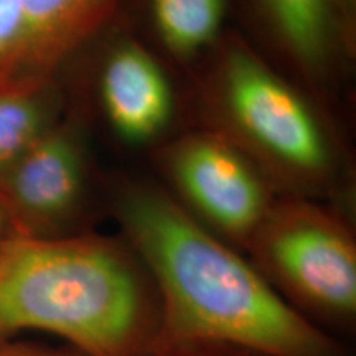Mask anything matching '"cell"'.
I'll use <instances>...</instances> for the list:
<instances>
[{"label":"cell","mask_w":356,"mask_h":356,"mask_svg":"<svg viewBox=\"0 0 356 356\" xmlns=\"http://www.w3.org/2000/svg\"><path fill=\"white\" fill-rule=\"evenodd\" d=\"M114 213L159 293L157 345L211 341L262 356H346L335 337L293 310L239 249L204 228L175 197L127 185Z\"/></svg>","instance_id":"cell-1"},{"label":"cell","mask_w":356,"mask_h":356,"mask_svg":"<svg viewBox=\"0 0 356 356\" xmlns=\"http://www.w3.org/2000/svg\"><path fill=\"white\" fill-rule=\"evenodd\" d=\"M66 114L60 78L8 76L0 81V178Z\"/></svg>","instance_id":"cell-10"},{"label":"cell","mask_w":356,"mask_h":356,"mask_svg":"<svg viewBox=\"0 0 356 356\" xmlns=\"http://www.w3.org/2000/svg\"><path fill=\"white\" fill-rule=\"evenodd\" d=\"M121 6L122 0H26L12 76L60 78L73 56L115 20Z\"/></svg>","instance_id":"cell-8"},{"label":"cell","mask_w":356,"mask_h":356,"mask_svg":"<svg viewBox=\"0 0 356 356\" xmlns=\"http://www.w3.org/2000/svg\"><path fill=\"white\" fill-rule=\"evenodd\" d=\"M216 132L287 197L323 195L335 180L337 150L309 101L246 42L229 37L207 83Z\"/></svg>","instance_id":"cell-3"},{"label":"cell","mask_w":356,"mask_h":356,"mask_svg":"<svg viewBox=\"0 0 356 356\" xmlns=\"http://www.w3.org/2000/svg\"><path fill=\"white\" fill-rule=\"evenodd\" d=\"M86 197V150L73 115L44 132L0 178V204L15 236L76 234Z\"/></svg>","instance_id":"cell-6"},{"label":"cell","mask_w":356,"mask_h":356,"mask_svg":"<svg viewBox=\"0 0 356 356\" xmlns=\"http://www.w3.org/2000/svg\"><path fill=\"white\" fill-rule=\"evenodd\" d=\"M13 236H15V233H13L10 221H8L6 210H3L2 204H0V249H2L3 244H6L10 238H13Z\"/></svg>","instance_id":"cell-16"},{"label":"cell","mask_w":356,"mask_h":356,"mask_svg":"<svg viewBox=\"0 0 356 356\" xmlns=\"http://www.w3.org/2000/svg\"><path fill=\"white\" fill-rule=\"evenodd\" d=\"M26 0H0V81L12 76L25 29Z\"/></svg>","instance_id":"cell-12"},{"label":"cell","mask_w":356,"mask_h":356,"mask_svg":"<svg viewBox=\"0 0 356 356\" xmlns=\"http://www.w3.org/2000/svg\"><path fill=\"white\" fill-rule=\"evenodd\" d=\"M149 356H262L239 346L211 341H181L157 345Z\"/></svg>","instance_id":"cell-13"},{"label":"cell","mask_w":356,"mask_h":356,"mask_svg":"<svg viewBox=\"0 0 356 356\" xmlns=\"http://www.w3.org/2000/svg\"><path fill=\"white\" fill-rule=\"evenodd\" d=\"M163 168L178 203L239 251L277 200L259 168L216 131L177 139L163 152Z\"/></svg>","instance_id":"cell-5"},{"label":"cell","mask_w":356,"mask_h":356,"mask_svg":"<svg viewBox=\"0 0 356 356\" xmlns=\"http://www.w3.org/2000/svg\"><path fill=\"white\" fill-rule=\"evenodd\" d=\"M101 104L114 132L144 144L165 131L173 113L170 83L155 58L136 40H122L106 58Z\"/></svg>","instance_id":"cell-7"},{"label":"cell","mask_w":356,"mask_h":356,"mask_svg":"<svg viewBox=\"0 0 356 356\" xmlns=\"http://www.w3.org/2000/svg\"><path fill=\"white\" fill-rule=\"evenodd\" d=\"M147 15L163 47L190 58L220 38L229 0H145Z\"/></svg>","instance_id":"cell-11"},{"label":"cell","mask_w":356,"mask_h":356,"mask_svg":"<svg viewBox=\"0 0 356 356\" xmlns=\"http://www.w3.org/2000/svg\"><path fill=\"white\" fill-rule=\"evenodd\" d=\"M244 251L309 322L333 330L355 327L356 243L335 210L309 198L275 200Z\"/></svg>","instance_id":"cell-4"},{"label":"cell","mask_w":356,"mask_h":356,"mask_svg":"<svg viewBox=\"0 0 356 356\" xmlns=\"http://www.w3.org/2000/svg\"><path fill=\"white\" fill-rule=\"evenodd\" d=\"M341 10H343V17L348 26L350 33L355 37L356 30V0H340Z\"/></svg>","instance_id":"cell-15"},{"label":"cell","mask_w":356,"mask_h":356,"mask_svg":"<svg viewBox=\"0 0 356 356\" xmlns=\"http://www.w3.org/2000/svg\"><path fill=\"white\" fill-rule=\"evenodd\" d=\"M0 356H86L81 351L71 348H55L33 343V341L19 340L17 337L0 338Z\"/></svg>","instance_id":"cell-14"},{"label":"cell","mask_w":356,"mask_h":356,"mask_svg":"<svg viewBox=\"0 0 356 356\" xmlns=\"http://www.w3.org/2000/svg\"><path fill=\"white\" fill-rule=\"evenodd\" d=\"M249 3L280 47L309 74H320L327 68L333 47L355 44L340 0H249Z\"/></svg>","instance_id":"cell-9"},{"label":"cell","mask_w":356,"mask_h":356,"mask_svg":"<svg viewBox=\"0 0 356 356\" xmlns=\"http://www.w3.org/2000/svg\"><path fill=\"white\" fill-rule=\"evenodd\" d=\"M162 310L122 238L13 236L0 249V338L47 332L86 356H149Z\"/></svg>","instance_id":"cell-2"}]
</instances>
